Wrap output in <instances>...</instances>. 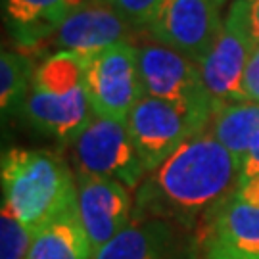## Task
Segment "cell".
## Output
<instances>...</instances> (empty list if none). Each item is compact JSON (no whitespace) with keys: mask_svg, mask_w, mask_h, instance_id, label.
<instances>
[{"mask_svg":"<svg viewBox=\"0 0 259 259\" xmlns=\"http://www.w3.org/2000/svg\"><path fill=\"white\" fill-rule=\"evenodd\" d=\"M75 177L79 217L94 251H98L133 221L135 202L131 188L108 177L91 173H75Z\"/></svg>","mask_w":259,"mask_h":259,"instance_id":"obj_11","label":"cell"},{"mask_svg":"<svg viewBox=\"0 0 259 259\" xmlns=\"http://www.w3.org/2000/svg\"><path fill=\"white\" fill-rule=\"evenodd\" d=\"M96 251L79 217V207L58 215L38 229L25 259H94Z\"/></svg>","mask_w":259,"mask_h":259,"instance_id":"obj_15","label":"cell"},{"mask_svg":"<svg viewBox=\"0 0 259 259\" xmlns=\"http://www.w3.org/2000/svg\"><path fill=\"white\" fill-rule=\"evenodd\" d=\"M21 113L37 131L73 144L94 115L84 89L83 56L56 52L40 60Z\"/></svg>","mask_w":259,"mask_h":259,"instance_id":"obj_3","label":"cell"},{"mask_svg":"<svg viewBox=\"0 0 259 259\" xmlns=\"http://www.w3.org/2000/svg\"><path fill=\"white\" fill-rule=\"evenodd\" d=\"M227 2H229V0H221V4H227ZM231 2H232V0H231Z\"/></svg>","mask_w":259,"mask_h":259,"instance_id":"obj_24","label":"cell"},{"mask_svg":"<svg viewBox=\"0 0 259 259\" xmlns=\"http://www.w3.org/2000/svg\"><path fill=\"white\" fill-rule=\"evenodd\" d=\"M33 58L19 50H2L0 54V110L2 113L21 111L35 73Z\"/></svg>","mask_w":259,"mask_h":259,"instance_id":"obj_17","label":"cell"},{"mask_svg":"<svg viewBox=\"0 0 259 259\" xmlns=\"http://www.w3.org/2000/svg\"><path fill=\"white\" fill-rule=\"evenodd\" d=\"M140 79L144 96L185 108L213 111L217 102L207 93L200 65L154 38L139 42Z\"/></svg>","mask_w":259,"mask_h":259,"instance_id":"obj_9","label":"cell"},{"mask_svg":"<svg viewBox=\"0 0 259 259\" xmlns=\"http://www.w3.org/2000/svg\"><path fill=\"white\" fill-rule=\"evenodd\" d=\"M139 29L108 0H87L25 54L31 58L52 52L89 56L117 42H137Z\"/></svg>","mask_w":259,"mask_h":259,"instance_id":"obj_8","label":"cell"},{"mask_svg":"<svg viewBox=\"0 0 259 259\" xmlns=\"http://www.w3.org/2000/svg\"><path fill=\"white\" fill-rule=\"evenodd\" d=\"M173 223L133 217L127 229L96 251L94 259H188Z\"/></svg>","mask_w":259,"mask_h":259,"instance_id":"obj_13","label":"cell"},{"mask_svg":"<svg viewBox=\"0 0 259 259\" xmlns=\"http://www.w3.org/2000/svg\"><path fill=\"white\" fill-rule=\"evenodd\" d=\"M207 129L242 165L259 140V104L248 100L217 104Z\"/></svg>","mask_w":259,"mask_h":259,"instance_id":"obj_16","label":"cell"},{"mask_svg":"<svg viewBox=\"0 0 259 259\" xmlns=\"http://www.w3.org/2000/svg\"><path fill=\"white\" fill-rule=\"evenodd\" d=\"M2 205L33 232L77 205V177L50 150L10 148L0 165Z\"/></svg>","mask_w":259,"mask_h":259,"instance_id":"obj_2","label":"cell"},{"mask_svg":"<svg viewBox=\"0 0 259 259\" xmlns=\"http://www.w3.org/2000/svg\"><path fill=\"white\" fill-rule=\"evenodd\" d=\"M213 111L142 96L127 117L131 139L144 163L146 175L161 165L181 144L209 127Z\"/></svg>","mask_w":259,"mask_h":259,"instance_id":"obj_4","label":"cell"},{"mask_svg":"<svg viewBox=\"0 0 259 259\" xmlns=\"http://www.w3.org/2000/svg\"><path fill=\"white\" fill-rule=\"evenodd\" d=\"M84 89L94 115L127 121L144 96L140 79L139 42H117L83 56Z\"/></svg>","mask_w":259,"mask_h":259,"instance_id":"obj_5","label":"cell"},{"mask_svg":"<svg viewBox=\"0 0 259 259\" xmlns=\"http://www.w3.org/2000/svg\"><path fill=\"white\" fill-rule=\"evenodd\" d=\"M204 259H240V257H234V255L225 253V251H205Z\"/></svg>","mask_w":259,"mask_h":259,"instance_id":"obj_23","label":"cell"},{"mask_svg":"<svg viewBox=\"0 0 259 259\" xmlns=\"http://www.w3.org/2000/svg\"><path fill=\"white\" fill-rule=\"evenodd\" d=\"M221 8V0H161L146 31L200 65L223 27Z\"/></svg>","mask_w":259,"mask_h":259,"instance_id":"obj_10","label":"cell"},{"mask_svg":"<svg viewBox=\"0 0 259 259\" xmlns=\"http://www.w3.org/2000/svg\"><path fill=\"white\" fill-rule=\"evenodd\" d=\"M242 98L259 104V45L253 48L242 81Z\"/></svg>","mask_w":259,"mask_h":259,"instance_id":"obj_21","label":"cell"},{"mask_svg":"<svg viewBox=\"0 0 259 259\" xmlns=\"http://www.w3.org/2000/svg\"><path fill=\"white\" fill-rule=\"evenodd\" d=\"M248 4V14H250V25L253 38L259 45V0H246Z\"/></svg>","mask_w":259,"mask_h":259,"instance_id":"obj_22","label":"cell"},{"mask_svg":"<svg viewBox=\"0 0 259 259\" xmlns=\"http://www.w3.org/2000/svg\"><path fill=\"white\" fill-rule=\"evenodd\" d=\"M35 232L25 227L6 205L0 211V259H25Z\"/></svg>","mask_w":259,"mask_h":259,"instance_id":"obj_18","label":"cell"},{"mask_svg":"<svg viewBox=\"0 0 259 259\" xmlns=\"http://www.w3.org/2000/svg\"><path fill=\"white\" fill-rule=\"evenodd\" d=\"M77 173L115 179L135 190L146 177V169L131 139L127 121L93 115L73 140Z\"/></svg>","mask_w":259,"mask_h":259,"instance_id":"obj_6","label":"cell"},{"mask_svg":"<svg viewBox=\"0 0 259 259\" xmlns=\"http://www.w3.org/2000/svg\"><path fill=\"white\" fill-rule=\"evenodd\" d=\"M238 183L240 163L205 129L144 177L137 188L133 217L194 229L238 192Z\"/></svg>","mask_w":259,"mask_h":259,"instance_id":"obj_1","label":"cell"},{"mask_svg":"<svg viewBox=\"0 0 259 259\" xmlns=\"http://www.w3.org/2000/svg\"><path fill=\"white\" fill-rule=\"evenodd\" d=\"M84 2L87 0H2V10L21 47L19 52L25 54Z\"/></svg>","mask_w":259,"mask_h":259,"instance_id":"obj_14","label":"cell"},{"mask_svg":"<svg viewBox=\"0 0 259 259\" xmlns=\"http://www.w3.org/2000/svg\"><path fill=\"white\" fill-rule=\"evenodd\" d=\"M255 47L248 4L246 0H232L213 47L200 62L205 89L217 104L244 100L242 81Z\"/></svg>","mask_w":259,"mask_h":259,"instance_id":"obj_7","label":"cell"},{"mask_svg":"<svg viewBox=\"0 0 259 259\" xmlns=\"http://www.w3.org/2000/svg\"><path fill=\"white\" fill-rule=\"evenodd\" d=\"M137 27H146L161 0H108Z\"/></svg>","mask_w":259,"mask_h":259,"instance_id":"obj_20","label":"cell"},{"mask_svg":"<svg viewBox=\"0 0 259 259\" xmlns=\"http://www.w3.org/2000/svg\"><path fill=\"white\" fill-rule=\"evenodd\" d=\"M236 194L250 204L259 205V140L253 144L248 157L242 161L240 183Z\"/></svg>","mask_w":259,"mask_h":259,"instance_id":"obj_19","label":"cell"},{"mask_svg":"<svg viewBox=\"0 0 259 259\" xmlns=\"http://www.w3.org/2000/svg\"><path fill=\"white\" fill-rule=\"evenodd\" d=\"M205 251L259 259V205L234 194L205 223Z\"/></svg>","mask_w":259,"mask_h":259,"instance_id":"obj_12","label":"cell"}]
</instances>
